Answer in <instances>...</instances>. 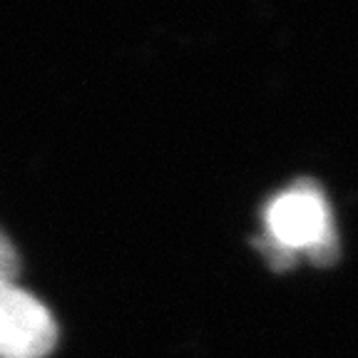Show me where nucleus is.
<instances>
[{"instance_id": "f257e3e1", "label": "nucleus", "mask_w": 358, "mask_h": 358, "mask_svg": "<svg viewBox=\"0 0 358 358\" xmlns=\"http://www.w3.org/2000/svg\"><path fill=\"white\" fill-rule=\"evenodd\" d=\"M266 234L259 241L274 266L284 268L299 252L313 262H326L336 252V234L329 204L319 187L296 182L279 192L264 212Z\"/></svg>"}, {"instance_id": "f03ea898", "label": "nucleus", "mask_w": 358, "mask_h": 358, "mask_svg": "<svg viewBox=\"0 0 358 358\" xmlns=\"http://www.w3.org/2000/svg\"><path fill=\"white\" fill-rule=\"evenodd\" d=\"M57 343V324L40 299L15 281L0 284V358H45Z\"/></svg>"}, {"instance_id": "7ed1b4c3", "label": "nucleus", "mask_w": 358, "mask_h": 358, "mask_svg": "<svg viewBox=\"0 0 358 358\" xmlns=\"http://www.w3.org/2000/svg\"><path fill=\"white\" fill-rule=\"evenodd\" d=\"M17 271H20V257H17L10 239L0 231V284L3 281H15Z\"/></svg>"}]
</instances>
